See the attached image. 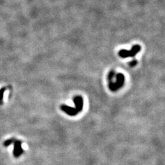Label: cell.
<instances>
[{
	"mask_svg": "<svg viewBox=\"0 0 165 165\" xmlns=\"http://www.w3.org/2000/svg\"><path fill=\"white\" fill-rule=\"evenodd\" d=\"M141 47L139 45H135L132 47L131 50H127L122 49L119 51L118 55L122 58H127V57H134L136 54H138L140 51Z\"/></svg>",
	"mask_w": 165,
	"mask_h": 165,
	"instance_id": "cell-1",
	"label": "cell"
},
{
	"mask_svg": "<svg viewBox=\"0 0 165 165\" xmlns=\"http://www.w3.org/2000/svg\"><path fill=\"white\" fill-rule=\"evenodd\" d=\"M116 81H109V88L112 91H116L120 88L122 87L124 82V76L122 74H118L116 76Z\"/></svg>",
	"mask_w": 165,
	"mask_h": 165,
	"instance_id": "cell-2",
	"label": "cell"
},
{
	"mask_svg": "<svg viewBox=\"0 0 165 165\" xmlns=\"http://www.w3.org/2000/svg\"><path fill=\"white\" fill-rule=\"evenodd\" d=\"M23 151L22 148V142L20 140H16L15 142V147H14L13 154L15 157H19L22 154Z\"/></svg>",
	"mask_w": 165,
	"mask_h": 165,
	"instance_id": "cell-3",
	"label": "cell"
},
{
	"mask_svg": "<svg viewBox=\"0 0 165 165\" xmlns=\"http://www.w3.org/2000/svg\"><path fill=\"white\" fill-rule=\"evenodd\" d=\"M61 108L63 112H65L66 114H68L70 116H75L79 113V111H78L76 108L68 107V106H66V105H62L61 107Z\"/></svg>",
	"mask_w": 165,
	"mask_h": 165,
	"instance_id": "cell-4",
	"label": "cell"
},
{
	"mask_svg": "<svg viewBox=\"0 0 165 165\" xmlns=\"http://www.w3.org/2000/svg\"><path fill=\"white\" fill-rule=\"evenodd\" d=\"M74 103L76 105V109L79 111V112H81L83 108V100L81 96H76L74 98Z\"/></svg>",
	"mask_w": 165,
	"mask_h": 165,
	"instance_id": "cell-5",
	"label": "cell"
},
{
	"mask_svg": "<svg viewBox=\"0 0 165 165\" xmlns=\"http://www.w3.org/2000/svg\"><path fill=\"white\" fill-rule=\"evenodd\" d=\"M6 89V88H4L3 89H0V104L2 103V100H3V95H4V92Z\"/></svg>",
	"mask_w": 165,
	"mask_h": 165,
	"instance_id": "cell-6",
	"label": "cell"
},
{
	"mask_svg": "<svg viewBox=\"0 0 165 165\" xmlns=\"http://www.w3.org/2000/svg\"><path fill=\"white\" fill-rule=\"evenodd\" d=\"M116 76V74L114 71H111L110 72L109 75H108V80H109V81H112V79L114 76Z\"/></svg>",
	"mask_w": 165,
	"mask_h": 165,
	"instance_id": "cell-7",
	"label": "cell"
},
{
	"mask_svg": "<svg viewBox=\"0 0 165 165\" xmlns=\"http://www.w3.org/2000/svg\"><path fill=\"white\" fill-rule=\"evenodd\" d=\"M136 64H137V61L134 60V61H132L130 63H129V65H130L131 67H134V66H135Z\"/></svg>",
	"mask_w": 165,
	"mask_h": 165,
	"instance_id": "cell-8",
	"label": "cell"
}]
</instances>
